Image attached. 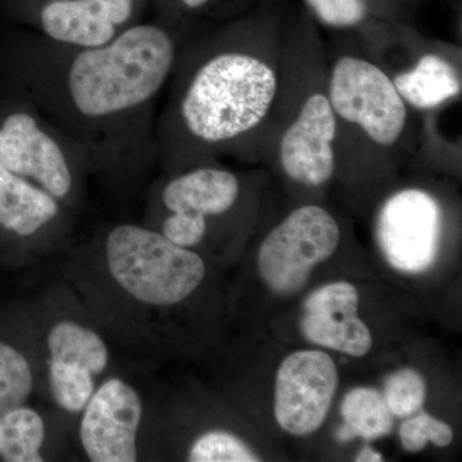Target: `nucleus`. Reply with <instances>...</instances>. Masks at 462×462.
Segmentation results:
<instances>
[{
    "mask_svg": "<svg viewBox=\"0 0 462 462\" xmlns=\"http://www.w3.org/2000/svg\"><path fill=\"white\" fill-rule=\"evenodd\" d=\"M165 26L134 23L100 47L42 38L32 88L36 109L74 143L88 166H135L158 158L157 100L182 47Z\"/></svg>",
    "mask_w": 462,
    "mask_h": 462,
    "instance_id": "obj_1",
    "label": "nucleus"
},
{
    "mask_svg": "<svg viewBox=\"0 0 462 462\" xmlns=\"http://www.w3.org/2000/svg\"><path fill=\"white\" fill-rule=\"evenodd\" d=\"M284 25L273 16L239 21L184 42L156 121L158 158L169 171L256 161L281 81Z\"/></svg>",
    "mask_w": 462,
    "mask_h": 462,
    "instance_id": "obj_2",
    "label": "nucleus"
},
{
    "mask_svg": "<svg viewBox=\"0 0 462 462\" xmlns=\"http://www.w3.org/2000/svg\"><path fill=\"white\" fill-rule=\"evenodd\" d=\"M336 120L328 83V51L311 17L284 25L281 81L257 160L307 190L336 178Z\"/></svg>",
    "mask_w": 462,
    "mask_h": 462,
    "instance_id": "obj_3",
    "label": "nucleus"
},
{
    "mask_svg": "<svg viewBox=\"0 0 462 462\" xmlns=\"http://www.w3.org/2000/svg\"><path fill=\"white\" fill-rule=\"evenodd\" d=\"M327 51L336 176L393 171L416 154L418 114L401 98L387 69L357 42H337L336 50Z\"/></svg>",
    "mask_w": 462,
    "mask_h": 462,
    "instance_id": "obj_4",
    "label": "nucleus"
},
{
    "mask_svg": "<svg viewBox=\"0 0 462 462\" xmlns=\"http://www.w3.org/2000/svg\"><path fill=\"white\" fill-rule=\"evenodd\" d=\"M109 273L134 300L149 306H172L202 284V258L179 247L160 231L117 225L106 238Z\"/></svg>",
    "mask_w": 462,
    "mask_h": 462,
    "instance_id": "obj_5",
    "label": "nucleus"
},
{
    "mask_svg": "<svg viewBox=\"0 0 462 462\" xmlns=\"http://www.w3.org/2000/svg\"><path fill=\"white\" fill-rule=\"evenodd\" d=\"M80 165H88L80 149L38 109L9 112L0 123V166L38 185L60 202L74 193Z\"/></svg>",
    "mask_w": 462,
    "mask_h": 462,
    "instance_id": "obj_6",
    "label": "nucleus"
},
{
    "mask_svg": "<svg viewBox=\"0 0 462 462\" xmlns=\"http://www.w3.org/2000/svg\"><path fill=\"white\" fill-rule=\"evenodd\" d=\"M340 240L339 221L325 207H297L263 239L257 258L261 278L275 293H297L312 270L336 254Z\"/></svg>",
    "mask_w": 462,
    "mask_h": 462,
    "instance_id": "obj_7",
    "label": "nucleus"
},
{
    "mask_svg": "<svg viewBox=\"0 0 462 462\" xmlns=\"http://www.w3.org/2000/svg\"><path fill=\"white\" fill-rule=\"evenodd\" d=\"M445 226L439 199L424 188L407 187L380 206L375 236L385 260L401 273H419L437 260Z\"/></svg>",
    "mask_w": 462,
    "mask_h": 462,
    "instance_id": "obj_8",
    "label": "nucleus"
},
{
    "mask_svg": "<svg viewBox=\"0 0 462 462\" xmlns=\"http://www.w3.org/2000/svg\"><path fill=\"white\" fill-rule=\"evenodd\" d=\"M338 385V370L322 351H298L276 374L273 411L282 430L305 437L324 424Z\"/></svg>",
    "mask_w": 462,
    "mask_h": 462,
    "instance_id": "obj_9",
    "label": "nucleus"
},
{
    "mask_svg": "<svg viewBox=\"0 0 462 462\" xmlns=\"http://www.w3.org/2000/svg\"><path fill=\"white\" fill-rule=\"evenodd\" d=\"M80 440L93 462L138 460L143 403L138 392L118 378L106 380L83 410Z\"/></svg>",
    "mask_w": 462,
    "mask_h": 462,
    "instance_id": "obj_10",
    "label": "nucleus"
},
{
    "mask_svg": "<svg viewBox=\"0 0 462 462\" xmlns=\"http://www.w3.org/2000/svg\"><path fill=\"white\" fill-rule=\"evenodd\" d=\"M47 345L54 402L69 413L83 411L96 391L94 376L107 369V345L98 333L74 321L53 325Z\"/></svg>",
    "mask_w": 462,
    "mask_h": 462,
    "instance_id": "obj_11",
    "label": "nucleus"
},
{
    "mask_svg": "<svg viewBox=\"0 0 462 462\" xmlns=\"http://www.w3.org/2000/svg\"><path fill=\"white\" fill-rule=\"evenodd\" d=\"M316 25L354 36L366 56L383 67L394 56L412 50L424 39L397 12L374 0H303Z\"/></svg>",
    "mask_w": 462,
    "mask_h": 462,
    "instance_id": "obj_12",
    "label": "nucleus"
},
{
    "mask_svg": "<svg viewBox=\"0 0 462 462\" xmlns=\"http://www.w3.org/2000/svg\"><path fill=\"white\" fill-rule=\"evenodd\" d=\"M396 65L385 69L401 98L416 114L460 102V45L424 38L411 51L400 54Z\"/></svg>",
    "mask_w": 462,
    "mask_h": 462,
    "instance_id": "obj_13",
    "label": "nucleus"
},
{
    "mask_svg": "<svg viewBox=\"0 0 462 462\" xmlns=\"http://www.w3.org/2000/svg\"><path fill=\"white\" fill-rule=\"evenodd\" d=\"M136 0H47L38 14L42 36L69 47H100L130 25Z\"/></svg>",
    "mask_w": 462,
    "mask_h": 462,
    "instance_id": "obj_14",
    "label": "nucleus"
},
{
    "mask_svg": "<svg viewBox=\"0 0 462 462\" xmlns=\"http://www.w3.org/2000/svg\"><path fill=\"white\" fill-rule=\"evenodd\" d=\"M357 310V289L349 282H330L316 289L303 305V337L316 346L363 357L372 349L373 337Z\"/></svg>",
    "mask_w": 462,
    "mask_h": 462,
    "instance_id": "obj_15",
    "label": "nucleus"
},
{
    "mask_svg": "<svg viewBox=\"0 0 462 462\" xmlns=\"http://www.w3.org/2000/svg\"><path fill=\"white\" fill-rule=\"evenodd\" d=\"M242 193L238 173L208 163L172 172L161 188L160 203L165 214L196 216L209 230L211 220L229 215L238 206Z\"/></svg>",
    "mask_w": 462,
    "mask_h": 462,
    "instance_id": "obj_16",
    "label": "nucleus"
},
{
    "mask_svg": "<svg viewBox=\"0 0 462 462\" xmlns=\"http://www.w3.org/2000/svg\"><path fill=\"white\" fill-rule=\"evenodd\" d=\"M60 200L38 185L0 166V226L30 238L60 216Z\"/></svg>",
    "mask_w": 462,
    "mask_h": 462,
    "instance_id": "obj_17",
    "label": "nucleus"
},
{
    "mask_svg": "<svg viewBox=\"0 0 462 462\" xmlns=\"http://www.w3.org/2000/svg\"><path fill=\"white\" fill-rule=\"evenodd\" d=\"M44 420L35 410L18 406L0 413V457L8 462H42Z\"/></svg>",
    "mask_w": 462,
    "mask_h": 462,
    "instance_id": "obj_18",
    "label": "nucleus"
},
{
    "mask_svg": "<svg viewBox=\"0 0 462 462\" xmlns=\"http://www.w3.org/2000/svg\"><path fill=\"white\" fill-rule=\"evenodd\" d=\"M345 427L356 437L365 440L388 436L393 430V415L384 397L373 388H355L346 394L340 406Z\"/></svg>",
    "mask_w": 462,
    "mask_h": 462,
    "instance_id": "obj_19",
    "label": "nucleus"
},
{
    "mask_svg": "<svg viewBox=\"0 0 462 462\" xmlns=\"http://www.w3.org/2000/svg\"><path fill=\"white\" fill-rule=\"evenodd\" d=\"M32 385V367L25 356L0 342V413L23 406Z\"/></svg>",
    "mask_w": 462,
    "mask_h": 462,
    "instance_id": "obj_20",
    "label": "nucleus"
},
{
    "mask_svg": "<svg viewBox=\"0 0 462 462\" xmlns=\"http://www.w3.org/2000/svg\"><path fill=\"white\" fill-rule=\"evenodd\" d=\"M384 397L389 411L397 418H409L420 411L427 398V384L416 370L401 369L384 382Z\"/></svg>",
    "mask_w": 462,
    "mask_h": 462,
    "instance_id": "obj_21",
    "label": "nucleus"
},
{
    "mask_svg": "<svg viewBox=\"0 0 462 462\" xmlns=\"http://www.w3.org/2000/svg\"><path fill=\"white\" fill-rule=\"evenodd\" d=\"M188 460L191 462H256L260 461L251 448L238 437L223 430L208 431L190 447Z\"/></svg>",
    "mask_w": 462,
    "mask_h": 462,
    "instance_id": "obj_22",
    "label": "nucleus"
},
{
    "mask_svg": "<svg viewBox=\"0 0 462 462\" xmlns=\"http://www.w3.org/2000/svg\"><path fill=\"white\" fill-rule=\"evenodd\" d=\"M400 438L404 451L419 452L427 447L428 442L438 447L451 445L454 431L445 421L420 410L401 425Z\"/></svg>",
    "mask_w": 462,
    "mask_h": 462,
    "instance_id": "obj_23",
    "label": "nucleus"
},
{
    "mask_svg": "<svg viewBox=\"0 0 462 462\" xmlns=\"http://www.w3.org/2000/svg\"><path fill=\"white\" fill-rule=\"evenodd\" d=\"M355 461L380 462L383 461V455L376 451V449H374L372 446H366L358 452L357 456H356Z\"/></svg>",
    "mask_w": 462,
    "mask_h": 462,
    "instance_id": "obj_24",
    "label": "nucleus"
},
{
    "mask_svg": "<svg viewBox=\"0 0 462 462\" xmlns=\"http://www.w3.org/2000/svg\"><path fill=\"white\" fill-rule=\"evenodd\" d=\"M212 2H215V0H180L182 7L190 12H199L211 5Z\"/></svg>",
    "mask_w": 462,
    "mask_h": 462,
    "instance_id": "obj_25",
    "label": "nucleus"
}]
</instances>
